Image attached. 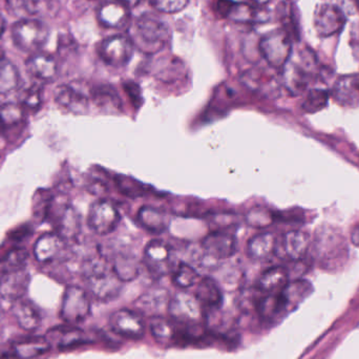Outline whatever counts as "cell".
I'll use <instances>...</instances> for the list:
<instances>
[{
    "label": "cell",
    "mask_w": 359,
    "mask_h": 359,
    "mask_svg": "<svg viewBox=\"0 0 359 359\" xmlns=\"http://www.w3.org/2000/svg\"><path fill=\"white\" fill-rule=\"evenodd\" d=\"M130 39L140 52L155 55L170 43L172 31L159 17L145 14L139 17L130 27Z\"/></svg>",
    "instance_id": "6da1fadb"
},
{
    "label": "cell",
    "mask_w": 359,
    "mask_h": 359,
    "mask_svg": "<svg viewBox=\"0 0 359 359\" xmlns=\"http://www.w3.org/2000/svg\"><path fill=\"white\" fill-rule=\"evenodd\" d=\"M82 274L90 292L96 299L107 302L116 299L122 288V282L109 271L107 262L101 255L88 257L82 267Z\"/></svg>",
    "instance_id": "7a4b0ae2"
},
{
    "label": "cell",
    "mask_w": 359,
    "mask_h": 359,
    "mask_svg": "<svg viewBox=\"0 0 359 359\" xmlns=\"http://www.w3.org/2000/svg\"><path fill=\"white\" fill-rule=\"evenodd\" d=\"M48 27L38 19H21L12 27L15 46L25 52H35L41 48L48 41Z\"/></svg>",
    "instance_id": "3957f363"
},
{
    "label": "cell",
    "mask_w": 359,
    "mask_h": 359,
    "mask_svg": "<svg viewBox=\"0 0 359 359\" xmlns=\"http://www.w3.org/2000/svg\"><path fill=\"white\" fill-rule=\"evenodd\" d=\"M259 50L270 67L283 69L290 60L292 39L284 29H274L262 38Z\"/></svg>",
    "instance_id": "277c9868"
},
{
    "label": "cell",
    "mask_w": 359,
    "mask_h": 359,
    "mask_svg": "<svg viewBox=\"0 0 359 359\" xmlns=\"http://www.w3.org/2000/svg\"><path fill=\"white\" fill-rule=\"evenodd\" d=\"M90 314V301L86 290L78 286H69L63 293L60 316L69 325L83 323Z\"/></svg>",
    "instance_id": "5b68a950"
},
{
    "label": "cell",
    "mask_w": 359,
    "mask_h": 359,
    "mask_svg": "<svg viewBox=\"0 0 359 359\" xmlns=\"http://www.w3.org/2000/svg\"><path fill=\"white\" fill-rule=\"evenodd\" d=\"M217 11L219 15L236 23L257 25L267 22L270 19L269 11L263 6H255L245 2L232 0H217Z\"/></svg>",
    "instance_id": "8992f818"
},
{
    "label": "cell",
    "mask_w": 359,
    "mask_h": 359,
    "mask_svg": "<svg viewBox=\"0 0 359 359\" xmlns=\"http://www.w3.org/2000/svg\"><path fill=\"white\" fill-rule=\"evenodd\" d=\"M170 318L180 324L198 325L205 320L204 308L196 295L182 291L170 297L168 303Z\"/></svg>",
    "instance_id": "52a82bcc"
},
{
    "label": "cell",
    "mask_w": 359,
    "mask_h": 359,
    "mask_svg": "<svg viewBox=\"0 0 359 359\" xmlns=\"http://www.w3.org/2000/svg\"><path fill=\"white\" fill-rule=\"evenodd\" d=\"M121 215L117 207L107 200L95 201L88 215V225L98 236H107L117 229Z\"/></svg>",
    "instance_id": "ba28073f"
},
{
    "label": "cell",
    "mask_w": 359,
    "mask_h": 359,
    "mask_svg": "<svg viewBox=\"0 0 359 359\" xmlns=\"http://www.w3.org/2000/svg\"><path fill=\"white\" fill-rule=\"evenodd\" d=\"M109 327L119 337L134 341L142 339L147 329L142 316L128 309H119L114 312L109 318Z\"/></svg>",
    "instance_id": "9c48e42d"
},
{
    "label": "cell",
    "mask_w": 359,
    "mask_h": 359,
    "mask_svg": "<svg viewBox=\"0 0 359 359\" xmlns=\"http://www.w3.org/2000/svg\"><path fill=\"white\" fill-rule=\"evenodd\" d=\"M134 44L126 36H113L103 40L99 46L101 59L109 67H126L134 54Z\"/></svg>",
    "instance_id": "30bf717a"
},
{
    "label": "cell",
    "mask_w": 359,
    "mask_h": 359,
    "mask_svg": "<svg viewBox=\"0 0 359 359\" xmlns=\"http://www.w3.org/2000/svg\"><path fill=\"white\" fill-rule=\"evenodd\" d=\"M144 263L149 271L155 276H164L172 269V248L161 240H153L144 249Z\"/></svg>",
    "instance_id": "8fae6325"
},
{
    "label": "cell",
    "mask_w": 359,
    "mask_h": 359,
    "mask_svg": "<svg viewBox=\"0 0 359 359\" xmlns=\"http://www.w3.org/2000/svg\"><path fill=\"white\" fill-rule=\"evenodd\" d=\"M346 23V16L339 6L320 4L314 13V27L320 37H330L339 33Z\"/></svg>",
    "instance_id": "7c38bea8"
},
{
    "label": "cell",
    "mask_w": 359,
    "mask_h": 359,
    "mask_svg": "<svg viewBox=\"0 0 359 359\" xmlns=\"http://www.w3.org/2000/svg\"><path fill=\"white\" fill-rule=\"evenodd\" d=\"M88 95L79 83L63 84L55 90V101L65 111L73 114H84L88 111Z\"/></svg>",
    "instance_id": "4fadbf2b"
},
{
    "label": "cell",
    "mask_w": 359,
    "mask_h": 359,
    "mask_svg": "<svg viewBox=\"0 0 359 359\" xmlns=\"http://www.w3.org/2000/svg\"><path fill=\"white\" fill-rule=\"evenodd\" d=\"M29 280L31 278L29 272L25 268L4 272V276L0 278V299L12 306L19 299H23L29 289Z\"/></svg>",
    "instance_id": "5bb4252c"
},
{
    "label": "cell",
    "mask_w": 359,
    "mask_h": 359,
    "mask_svg": "<svg viewBox=\"0 0 359 359\" xmlns=\"http://www.w3.org/2000/svg\"><path fill=\"white\" fill-rule=\"evenodd\" d=\"M27 111L17 103H6L0 107V134L6 140H15L22 134L27 124Z\"/></svg>",
    "instance_id": "9a60e30c"
},
{
    "label": "cell",
    "mask_w": 359,
    "mask_h": 359,
    "mask_svg": "<svg viewBox=\"0 0 359 359\" xmlns=\"http://www.w3.org/2000/svg\"><path fill=\"white\" fill-rule=\"evenodd\" d=\"M341 234L333 230H322L316 238V250L323 263L339 262L347 257V245Z\"/></svg>",
    "instance_id": "2e32d148"
},
{
    "label": "cell",
    "mask_w": 359,
    "mask_h": 359,
    "mask_svg": "<svg viewBox=\"0 0 359 359\" xmlns=\"http://www.w3.org/2000/svg\"><path fill=\"white\" fill-rule=\"evenodd\" d=\"M149 330L154 339L162 346H172L184 343L183 325L172 320L155 316L149 320Z\"/></svg>",
    "instance_id": "e0dca14e"
},
{
    "label": "cell",
    "mask_w": 359,
    "mask_h": 359,
    "mask_svg": "<svg viewBox=\"0 0 359 359\" xmlns=\"http://www.w3.org/2000/svg\"><path fill=\"white\" fill-rule=\"evenodd\" d=\"M202 247L205 255L210 259L217 261L230 259L236 252V236L229 232L217 230L205 236Z\"/></svg>",
    "instance_id": "ac0fdd59"
},
{
    "label": "cell",
    "mask_w": 359,
    "mask_h": 359,
    "mask_svg": "<svg viewBox=\"0 0 359 359\" xmlns=\"http://www.w3.org/2000/svg\"><path fill=\"white\" fill-rule=\"evenodd\" d=\"M50 211H54L57 213H50V217H53L54 221L55 229L56 233H58L63 240H73L80 233V217L77 211L71 205H63L58 209V211L50 205ZM48 211V212H50Z\"/></svg>",
    "instance_id": "d6986e66"
},
{
    "label": "cell",
    "mask_w": 359,
    "mask_h": 359,
    "mask_svg": "<svg viewBox=\"0 0 359 359\" xmlns=\"http://www.w3.org/2000/svg\"><path fill=\"white\" fill-rule=\"evenodd\" d=\"M313 291L311 283L306 280H297L289 282L282 291L278 292L280 305L285 316L297 310Z\"/></svg>",
    "instance_id": "ffe728a7"
},
{
    "label": "cell",
    "mask_w": 359,
    "mask_h": 359,
    "mask_svg": "<svg viewBox=\"0 0 359 359\" xmlns=\"http://www.w3.org/2000/svg\"><path fill=\"white\" fill-rule=\"evenodd\" d=\"M46 339L50 345L56 346L59 349H69L78 346L90 343V337L81 329L69 326L57 327L48 331Z\"/></svg>",
    "instance_id": "44dd1931"
},
{
    "label": "cell",
    "mask_w": 359,
    "mask_h": 359,
    "mask_svg": "<svg viewBox=\"0 0 359 359\" xmlns=\"http://www.w3.org/2000/svg\"><path fill=\"white\" fill-rule=\"evenodd\" d=\"M25 69L31 77L41 82H50L58 73V65L54 57L44 53H36L25 61Z\"/></svg>",
    "instance_id": "7402d4cb"
},
{
    "label": "cell",
    "mask_w": 359,
    "mask_h": 359,
    "mask_svg": "<svg viewBox=\"0 0 359 359\" xmlns=\"http://www.w3.org/2000/svg\"><path fill=\"white\" fill-rule=\"evenodd\" d=\"M65 249V240L58 233H44L36 241L34 257L39 263L56 261Z\"/></svg>",
    "instance_id": "603a6c76"
},
{
    "label": "cell",
    "mask_w": 359,
    "mask_h": 359,
    "mask_svg": "<svg viewBox=\"0 0 359 359\" xmlns=\"http://www.w3.org/2000/svg\"><path fill=\"white\" fill-rule=\"evenodd\" d=\"M194 295L204 308V311L221 309L223 304V293H222L221 287L213 278L206 276L198 280L196 283Z\"/></svg>",
    "instance_id": "cb8c5ba5"
},
{
    "label": "cell",
    "mask_w": 359,
    "mask_h": 359,
    "mask_svg": "<svg viewBox=\"0 0 359 359\" xmlns=\"http://www.w3.org/2000/svg\"><path fill=\"white\" fill-rule=\"evenodd\" d=\"M12 312L18 326L27 332H34L41 324V314L31 302L19 299L13 304Z\"/></svg>",
    "instance_id": "d4e9b609"
},
{
    "label": "cell",
    "mask_w": 359,
    "mask_h": 359,
    "mask_svg": "<svg viewBox=\"0 0 359 359\" xmlns=\"http://www.w3.org/2000/svg\"><path fill=\"white\" fill-rule=\"evenodd\" d=\"M52 345L46 337H29L15 341L12 352L18 359H34L50 351Z\"/></svg>",
    "instance_id": "484cf974"
},
{
    "label": "cell",
    "mask_w": 359,
    "mask_h": 359,
    "mask_svg": "<svg viewBox=\"0 0 359 359\" xmlns=\"http://www.w3.org/2000/svg\"><path fill=\"white\" fill-rule=\"evenodd\" d=\"M276 249V238L272 232H262L249 238L247 242V255L253 261L269 259Z\"/></svg>",
    "instance_id": "4316f807"
},
{
    "label": "cell",
    "mask_w": 359,
    "mask_h": 359,
    "mask_svg": "<svg viewBox=\"0 0 359 359\" xmlns=\"http://www.w3.org/2000/svg\"><path fill=\"white\" fill-rule=\"evenodd\" d=\"M310 236L302 230H291L283 236L282 247L285 257L290 261H299L307 255Z\"/></svg>",
    "instance_id": "83f0119b"
},
{
    "label": "cell",
    "mask_w": 359,
    "mask_h": 359,
    "mask_svg": "<svg viewBox=\"0 0 359 359\" xmlns=\"http://www.w3.org/2000/svg\"><path fill=\"white\" fill-rule=\"evenodd\" d=\"M98 20L107 27L119 29L130 20V8L118 1H107L98 11Z\"/></svg>",
    "instance_id": "f1b7e54d"
},
{
    "label": "cell",
    "mask_w": 359,
    "mask_h": 359,
    "mask_svg": "<svg viewBox=\"0 0 359 359\" xmlns=\"http://www.w3.org/2000/svg\"><path fill=\"white\" fill-rule=\"evenodd\" d=\"M307 69L289 60L283 67L282 81L285 88L292 95H299L305 90L308 84Z\"/></svg>",
    "instance_id": "f546056e"
},
{
    "label": "cell",
    "mask_w": 359,
    "mask_h": 359,
    "mask_svg": "<svg viewBox=\"0 0 359 359\" xmlns=\"http://www.w3.org/2000/svg\"><path fill=\"white\" fill-rule=\"evenodd\" d=\"M288 283V270L282 266H276L261 274L255 287L262 293H278Z\"/></svg>",
    "instance_id": "4dcf8cb0"
},
{
    "label": "cell",
    "mask_w": 359,
    "mask_h": 359,
    "mask_svg": "<svg viewBox=\"0 0 359 359\" xmlns=\"http://www.w3.org/2000/svg\"><path fill=\"white\" fill-rule=\"evenodd\" d=\"M137 219L139 224L151 233H162L170 226L166 213L155 207H141L137 215Z\"/></svg>",
    "instance_id": "1f68e13d"
},
{
    "label": "cell",
    "mask_w": 359,
    "mask_h": 359,
    "mask_svg": "<svg viewBox=\"0 0 359 359\" xmlns=\"http://www.w3.org/2000/svg\"><path fill=\"white\" fill-rule=\"evenodd\" d=\"M90 99L95 105L107 113H118L121 111V99L115 88L111 86H97L90 92Z\"/></svg>",
    "instance_id": "d6a6232c"
},
{
    "label": "cell",
    "mask_w": 359,
    "mask_h": 359,
    "mask_svg": "<svg viewBox=\"0 0 359 359\" xmlns=\"http://www.w3.org/2000/svg\"><path fill=\"white\" fill-rule=\"evenodd\" d=\"M278 16L282 29L290 36L291 39H299V20L294 4L291 0H284L278 6Z\"/></svg>",
    "instance_id": "836d02e7"
},
{
    "label": "cell",
    "mask_w": 359,
    "mask_h": 359,
    "mask_svg": "<svg viewBox=\"0 0 359 359\" xmlns=\"http://www.w3.org/2000/svg\"><path fill=\"white\" fill-rule=\"evenodd\" d=\"M334 97L343 105H353L359 98V78L354 76L341 78L334 86Z\"/></svg>",
    "instance_id": "e575fe53"
},
{
    "label": "cell",
    "mask_w": 359,
    "mask_h": 359,
    "mask_svg": "<svg viewBox=\"0 0 359 359\" xmlns=\"http://www.w3.org/2000/svg\"><path fill=\"white\" fill-rule=\"evenodd\" d=\"M111 270L121 282H132L140 272L138 261L132 255H116Z\"/></svg>",
    "instance_id": "d590c367"
},
{
    "label": "cell",
    "mask_w": 359,
    "mask_h": 359,
    "mask_svg": "<svg viewBox=\"0 0 359 359\" xmlns=\"http://www.w3.org/2000/svg\"><path fill=\"white\" fill-rule=\"evenodd\" d=\"M19 72L12 61L0 57V95L14 92L19 84Z\"/></svg>",
    "instance_id": "8d00e7d4"
},
{
    "label": "cell",
    "mask_w": 359,
    "mask_h": 359,
    "mask_svg": "<svg viewBox=\"0 0 359 359\" xmlns=\"http://www.w3.org/2000/svg\"><path fill=\"white\" fill-rule=\"evenodd\" d=\"M48 0H4L6 11L15 17L33 16L46 8Z\"/></svg>",
    "instance_id": "74e56055"
},
{
    "label": "cell",
    "mask_w": 359,
    "mask_h": 359,
    "mask_svg": "<svg viewBox=\"0 0 359 359\" xmlns=\"http://www.w3.org/2000/svg\"><path fill=\"white\" fill-rule=\"evenodd\" d=\"M242 81L250 90L263 94H270L273 88V78L265 73L263 69H253L244 74Z\"/></svg>",
    "instance_id": "f35d334b"
},
{
    "label": "cell",
    "mask_w": 359,
    "mask_h": 359,
    "mask_svg": "<svg viewBox=\"0 0 359 359\" xmlns=\"http://www.w3.org/2000/svg\"><path fill=\"white\" fill-rule=\"evenodd\" d=\"M168 293L165 289H153L149 292H145L137 301V306L144 311L154 313V312L161 309L163 306L168 307L170 297H168Z\"/></svg>",
    "instance_id": "ab89813d"
},
{
    "label": "cell",
    "mask_w": 359,
    "mask_h": 359,
    "mask_svg": "<svg viewBox=\"0 0 359 359\" xmlns=\"http://www.w3.org/2000/svg\"><path fill=\"white\" fill-rule=\"evenodd\" d=\"M115 183L119 191L128 198H143L151 191V188H147L142 182L124 175L116 176Z\"/></svg>",
    "instance_id": "60d3db41"
},
{
    "label": "cell",
    "mask_w": 359,
    "mask_h": 359,
    "mask_svg": "<svg viewBox=\"0 0 359 359\" xmlns=\"http://www.w3.org/2000/svg\"><path fill=\"white\" fill-rule=\"evenodd\" d=\"M198 273L191 265L186 263L179 264L172 273V283L180 289H188L198 282Z\"/></svg>",
    "instance_id": "b9f144b4"
},
{
    "label": "cell",
    "mask_w": 359,
    "mask_h": 359,
    "mask_svg": "<svg viewBox=\"0 0 359 359\" xmlns=\"http://www.w3.org/2000/svg\"><path fill=\"white\" fill-rule=\"evenodd\" d=\"M27 259H29V252H27V249H12V250L0 261V266H1L4 272L23 269Z\"/></svg>",
    "instance_id": "7bdbcfd3"
},
{
    "label": "cell",
    "mask_w": 359,
    "mask_h": 359,
    "mask_svg": "<svg viewBox=\"0 0 359 359\" xmlns=\"http://www.w3.org/2000/svg\"><path fill=\"white\" fill-rule=\"evenodd\" d=\"M329 94L325 90H311L303 102V109L308 114L323 111L328 104Z\"/></svg>",
    "instance_id": "ee69618b"
},
{
    "label": "cell",
    "mask_w": 359,
    "mask_h": 359,
    "mask_svg": "<svg viewBox=\"0 0 359 359\" xmlns=\"http://www.w3.org/2000/svg\"><path fill=\"white\" fill-rule=\"evenodd\" d=\"M246 222L251 227L263 229L273 223V215L263 207H255L247 213Z\"/></svg>",
    "instance_id": "f6af8a7d"
},
{
    "label": "cell",
    "mask_w": 359,
    "mask_h": 359,
    "mask_svg": "<svg viewBox=\"0 0 359 359\" xmlns=\"http://www.w3.org/2000/svg\"><path fill=\"white\" fill-rule=\"evenodd\" d=\"M41 88L38 86H32L23 90L20 96V105L25 111H37L41 107Z\"/></svg>",
    "instance_id": "bcb514c9"
},
{
    "label": "cell",
    "mask_w": 359,
    "mask_h": 359,
    "mask_svg": "<svg viewBox=\"0 0 359 359\" xmlns=\"http://www.w3.org/2000/svg\"><path fill=\"white\" fill-rule=\"evenodd\" d=\"M189 0H151V4L158 11L166 14L181 12L187 6Z\"/></svg>",
    "instance_id": "7dc6e473"
},
{
    "label": "cell",
    "mask_w": 359,
    "mask_h": 359,
    "mask_svg": "<svg viewBox=\"0 0 359 359\" xmlns=\"http://www.w3.org/2000/svg\"><path fill=\"white\" fill-rule=\"evenodd\" d=\"M124 88H126L128 96H130V98L134 101L135 104H138L139 100L141 99V93L139 86H137L134 82H126Z\"/></svg>",
    "instance_id": "c3c4849f"
},
{
    "label": "cell",
    "mask_w": 359,
    "mask_h": 359,
    "mask_svg": "<svg viewBox=\"0 0 359 359\" xmlns=\"http://www.w3.org/2000/svg\"><path fill=\"white\" fill-rule=\"evenodd\" d=\"M351 48L359 59V22L355 23L351 29Z\"/></svg>",
    "instance_id": "681fc988"
},
{
    "label": "cell",
    "mask_w": 359,
    "mask_h": 359,
    "mask_svg": "<svg viewBox=\"0 0 359 359\" xmlns=\"http://www.w3.org/2000/svg\"><path fill=\"white\" fill-rule=\"evenodd\" d=\"M88 190L93 194H102L107 191V186L98 180H93L88 185Z\"/></svg>",
    "instance_id": "f907efd6"
},
{
    "label": "cell",
    "mask_w": 359,
    "mask_h": 359,
    "mask_svg": "<svg viewBox=\"0 0 359 359\" xmlns=\"http://www.w3.org/2000/svg\"><path fill=\"white\" fill-rule=\"evenodd\" d=\"M351 242L354 246L359 247V224L352 229Z\"/></svg>",
    "instance_id": "816d5d0a"
},
{
    "label": "cell",
    "mask_w": 359,
    "mask_h": 359,
    "mask_svg": "<svg viewBox=\"0 0 359 359\" xmlns=\"http://www.w3.org/2000/svg\"><path fill=\"white\" fill-rule=\"evenodd\" d=\"M116 1L120 2V4H124V6L130 8H135V6L140 4L143 0H116Z\"/></svg>",
    "instance_id": "f5cc1de1"
},
{
    "label": "cell",
    "mask_w": 359,
    "mask_h": 359,
    "mask_svg": "<svg viewBox=\"0 0 359 359\" xmlns=\"http://www.w3.org/2000/svg\"><path fill=\"white\" fill-rule=\"evenodd\" d=\"M4 29H6V21H4V17L0 14V37L4 34Z\"/></svg>",
    "instance_id": "db71d44e"
},
{
    "label": "cell",
    "mask_w": 359,
    "mask_h": 359,
    "mask_svg": "<svg viewBox=\"0 0 359 359\" xmlns=\"http://www.w3.org/2000/svg\"><path fill=\"white\" fill-rule=\"evenodd\" d=\"M251 1L255 2V4H259V6H264V4H268V2L271 1V0H251Z\"/></svg>",
    "instance_id": "11a10c76"
},
{
    "label": "cell",
    "mask_w": 359,
    "mask_h": 359,
    "mask_svg": "<svg viewBox=\"0 0 359 359\" xmlns=\"http://www.w3.org/2000/svg\"><path fill=\"white\" fill-rule=\"evenodd\" d=\"M1 56H2V55H0V57H1Z\"/></svg>",
    "instance_id": "9f6ffc18"
}]
</instances>
